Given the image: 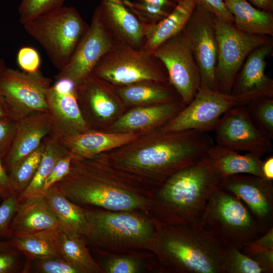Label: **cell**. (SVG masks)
Wrapping results in <instances>:
<instances>
[{
    "instance_id": "obj_1",
    "label": "cell",
    "mask_w": 273,
    "mask_h": 273,
    "mask_svg": "<svg viewBox=\"0 0 273 273\" xmlns=\"http://www.w3.org/2000/svg\"><path fill=\"white\" fill-rule=\"evenodd\" d=\"M119 148L112 158L120 169L150 176L160 185L176 171L204 158L214 145L207 132H165L159 128Z\"/></svg>"
},
{
    "instance_id": "obj_2",
    "label": "cell",
    "mask_w": 273,
    "mask_h": 273,
    "mask_svg": "<svg viewBox=\"0 0 273 273\" xmlns=\"http://www.w3.org/2000/svg\"><path fill=\"white\" fill-rule=\"evenodd\" d=\"M220 180L206 156L171 175L160 185L156 196L157 211L163 224L200 225Z\"/></svg>"
},
{
    "instance_id": "obj_3",
    "label": "cell",
    "mask_w": 273,
    "mask_h": 273,
    "mask_svg": "<svg viewBox=\"0 0 273 273\" xmlns=\"http://www.w3.org/2000/svg\"><path fill=\"white\" fill-rule=\"evenodd\" d=\"M104 153L84 158L74 155L69 173L55 184L77 205L110 211L142 208L145 200L108 173Z\"/></svg>"
},
{
    "instance_id": "obj_4",
    "label": "cell",
    "mask_w": 273,
    "mask_h": 273,
    "mask_svg": "<svg viewBox=\"0 0 273 273\" xmlns=\"http://www.w3.org/2000/svg\"><path fill=\"white\" fill-rule=\"evenodd\" d=\"M156 246L161 260L170 270L224 273L226 247L200 224H161Z\"/></svg>"
},
{
    "instance_id": "obj_5",
    "label": "cell",
    "mask_w": 273,
    "mask_h": 273,
    "mask_svg": "<svg viewBox=\"0 0 273 273\" xmlns=\"http://www.w3.org/2000/svg\"><path fill=\"white\" fill-rule=\"evenodd\" d=\"M200 225L225 247L241 249L271 228L233 194L217 188L210 197Z\"/></svg>"
},
{
    "instance_id": "obj_6",
    "label": "cell",
    "mask_w": 273,
    "mask_h": 273,
    "mask_svg": "<svg viewBox=\"0 0 273 273\" xmlns=\"http://www.w3.org/2000/svg\"><path fill=\"white\" fill-rule=\"evenodd\" d=\"M23 26L60 71L71 59L89 24L75 7L63 6Z\"/></svg>"
},
{
    "instance_id": "obj_7",
    "label": "cell",
    "mask_w": 273,
    "mask_h": 273,
    "mask_svg": "<svg viewBox=\"0 0 273 273\" xmlns=\"http://www.w3.org/2000/svg\"><path fill=\"white\" fill-rule=\"evenodd\" d=\"M92 75L113 86L143 81L169 83L164 65L153 52L117 43L100 60Z\"/></svg>"
},
{
    "instance_id": "obj_8",
    "label": "cell",
    "mask_w": 273,
    "mask_h": 273,
    "mask_svg": "<svg viewBox=\"0 0 273 273\" xmlns=\"http://www.w3.org/2000/svg\"><path fill=\"white\" fill-rule=\"evenodd\" d=\"M213 15L217 43L216 89L231 95L236 77L248 56L256 48L272 42V37L244 33L233 23Z\"/></svg>"
},
{
    "instance_id": "obj_9",
    "label": "cell",
    "mask_w": 273,
    "mask_h": 273,
    "mask_svg": "<svg viewBox=\"0 0 273 273\" xmlns=\"http://www.w3.org/2000/svg\"><path fill=\"white\" fill-rule=\"evenodd\" d=\"M88 224L87 237L103 244L119 246L141 245L155 241L156 233L150 223L127 211L85 210Z\"/></svg>"
},
{
    "instance_id": "obj_10",
    "label": "cell",
    "mask_w": 273,
    "mask_h": 273,
    "mask_svg": "<svg viewBox=\"0 0 273 273\" xmlns=\"http://www.w3.org/2000/svg\"><path fill=\"white\" fill-rule=\"evenodd\" d=\"M52 80L39 70L27 73L7 67L0 76V93L16 121L35 111L48 112L46 93Z\"/></svg>"
},
{
    "instance_id": "obj_11",
    "label": "cell",
    "mask_w": 273,
    "mask_h": 273,
    "mask_svg": "<svg viewBox=\"0 0 273 273\" xmlns=\"http://www.w3.org/2000/svg\"><path fill=\"white\" fill-rule=\"evenodd\" d=\"M238 106H245L240 98L200 88L192 101L159 128L171 132L193 129L208 132L227 111Z\"/></svg>"
},
{
    "instance_id": "obj_12",
    "label": "cell",
    "mask_w": 273,
    "mask_h": 273,
    "mask_svg": "<svg viewBox=\"0 0 273 273\" xmlns=\"http://www.w3.org/2000/svg\"><path fill=\"white\" fill-rule=\"evenodd\" d=\"M153 54L164 65L170 84L188 104L200 88L201 76L184 31L161 43Z\"/></svg>"
},
{
    "instance_id": "obj_13",
    "label": "cell",
    "mask_w": 273,
    "mask_h": 273,
    "mask_svg": "<svg viewBox=\"0 0 273 273\" xmlns=\"http://www.w3.org/2000/svg\"><path fill=\"white\" fill-rule=\"evenodd\" d=\"M116 44L106 29L98 6L71 59L55 78L79 84L92 75L100 60Z\"/></svg>"
},
{
    "instance_id": "obj_14",
    "label": "cell",
    "mask_w": 273,
    "mask_h": 273,
    "mask_svg": "<svg viewBox=\"0 0 273 273\" xmlns=\"http://www.w3.org/2000/svg\"><path fill=\"white\" fill-rule=\"evenodd\" d=\"M213 16L196 5L183 31L200 70V88L217 90V43Z\"/></svg>"
},
{
    "instance_id": "obj_15",
    "label": "cell",
    "mask_w": 273,
    "mask_h": 273,
    "mask_svg": "<svg viewBox=\"0 0 273 273\" xmlns=\"http://www.w3.org/2000/svg\"><path fill=\"white\" fill-rule=\"evenodd\" d=\"M213 131L216 144L237 152L251 153L260 158L272 152L271 141L256 127L246 106H236L227 111Z\"/></svg>"
},
{
    "instance_id": "obj_16",
    "label": "cell",
    "mask_w": 273,
    "mask_h": 273,
    "mask_svg": "<svg viewBox=\"0 0 273 273\" xmlns=\"http://www.w3.org/2000/svg\"><path fill=\"white\" fill-rule=\"evenodd\" d=\"M48 113L52 127L50 135L58 140L91 129L80 108L76 85L66 79L56 80L46 93Z\"/></svg>"
},
{
    "instance_id": "obj_17",
    "label": "cell",
    "mask_w": 273,
    "mask_h": 273,
    "mask_svg": "<svg viewBox=\"0 0 273 273\" xmlns=\"http://www.w3.org/2000/svg\"><path fill=\"white\" fill-rule=\"evenodd\" d=\"M219 187L235 195L259 220L272 227V180L250 174H236L220 177Z\"/></svg>"
},
{
    "instance_id": "obj_18",
    "label": "cell",
    "mask_w": 273,
    "mask_h": 273,
    "mask_svg": "<svg viewBox=\"0 0 273 273\" xmlns=\"http://www.w3.org/2000/svg\"><path fill=\"white\" fill-rule=\"evenodd\" d=\"M272 51V42L254 49L236 77L231 95L243 99L246 106L260 98L273 97V80L265 73L266 59Z\"/></svg>"
},
{
    "instance_id": "obj_19",
    "label": "cell",
    "mask_w": 273,
    "mask_h": 273,
    "mask_svg": "<svg viewBox=\"0 0 273 273\" xmlns=\"http://www.w3.org/2000/svg\"><path fill=\"white\" fill-rule=\"evenodd\" d=\"M76 94L81 112L91 129L112 118L121 102L112 85L92 75L76 85Z\"/></svg>"
},
{
    "instance_id": "obj_20",
    "label": "cell",
    "mask_w": 273,
    "mask_h": 273,
    "mask_svg": "<svg viewBox=\"0 0 273 273\" xmlns=\"http://www.w3.org/2000/svg\"><path fill=\"white\" fill-rule=\"evenodd\" d=\"M98 6L104 25L116 43L143 49L145 26L122 0H100Z\"/></svg>"
},
{
    "instance_id": "obj_21",
    "label": "cell",
    "mask_w": 273,
    "mask_h": 273,
    "mask_svg": "<svg viewBox=\"0 0 273 273\" xmlns=\"http://www.w3.org/2000/svg\"><path fill=\"white\" fill-rule=\"evenodd\" d=\"M52 123L48 112L35 111L17 121L11 147L2 159L7 172L31 154L50 134Z\"/></svg>"
},
{
    "instance_id": "obj_22",
    "label": "cell",
    "mask_w": 273,
    "mask_h": 273,
    "mask_svg": "<svg viewBox=\"0 0 273 273\" xmlns=\"http://www.w3.org/2000/svg\"><path fill=\"white\" fill-rule=\"evenodd\" d=\"M186 105L177 100L162 104L137 106L117 119L109 131L135 133L152 131L160 127L175 116Z\"/></svg>"
},
{
    "instance_id": "obj_23",
    "label": "cell",
    "mask_w": 273,
    "mask_h": 273,
    "mask_svg": "<svg viewBox=\"0 0 273 273\" xmlns=\"http://www.w3.org/2000/svg\"><path fill=\"white\" fill-rule=\"evenodd\" d=\"M58 229V219L43 195L30 197L19 202L10 226L12 236Z\"/></svg>"
},
{
    "instance_id": "obj_24",
    "label": "cell",
    "mask_w": 273,
    "mask_h": 273,
    "mask_svg": "<svg viewBox=\"0 0 273 273\" xmlns=\"http://www.w3.org/2000/svg\"><path fill=\"white\" fill-rule=\"evenodd\" d=\"M139 137V134L135 133L107 132L90 129L58 141L74 155L89 158L124 146Z\"/></svg>"
},
{
    "instance_id": "obj_25",
    "label": "cell",
    "mask_w": 273,
    "mask_h": 273,
    "mask_svg": "<svg viewBox=\"0 0 273 273\" xmlns=\"http://www.w3.org/2000/svg\"><path fill=\"white\" fill-rule=\"evenodd\" d=\"M206 156L220 177L236 174H250L263 176L261 158L251 153L241 154L236 151L213 145Z\"/></svg>"
},
{
    "instance_id": "obj_26",
    "label": "cell",
    "mask_w": 273,
    "mask_h": 273,
    "mask_svg": "<svg viewBox=\"0 0 273 273\" xmlns=\"http://www.w3.org/2000/svg\"><path fill=\"white\" fill-rule=\"evenodd\" d=\"M113 87L121 102L128 106H150L181 100L170 83L143 81Z\"/></svg>"
},
{
    "instance_id": "obj_27",
    "label": "cell",
    "mask_w": 273,
    "mask_h": 273,
    "mask_svg": "<svg viewBox=\"0 0 273 273\" xmlns=\"http://www.w3.org/2000/svg\"><path fill=\"white\" fill-rule=\"evenodd\" d=\"M196 5L194 0H183L158 23L144 25L143 49L153 52L163 42L182 31Z\"/></svg>"
},
{
    "instance_id": "obj_28",
    "label": "cell",
    "mask_w": 273,
    "mask_h": 273,
    "mask_svg": "<svg viewBox=\"0 0 273 273\" xmlns=\"http://www.w3.org/2000/svg\"><path fill=\"white\" fill-rule=\"evenodd\" d=\"M43 195L58 219L60 230L87 237L89 228L85 210L70 201L55 185Z\"/></svg>"
},
{
    "instance_id": "obj_29",
    "label": "cell",
    "mask_w": 273,
    "mask_h": 273,
    "mask_svg": "<svg viewBox=\"0 0 273 273\" xmlns=\"http://www.w3.org/2000/svg\"><path fill=\"white\" fill-rule=\"evenodd\" d=\"M225 3L237 29L252 35L272 37V13L260 10L247 0H225Z\"/></svg>"
},
{
    "instance_id": "obj_30",
    "label": "cell",
    "mask_w": 273,
    "mask_h": 273,
    "mask_svg": "<svg viewBox=\"0 0 273 273\" xmlns=\"http://www.w3.org/2000/svg\"><path fill=\"white\" fill-rule=\"evenodd\" d=\"M60 229H51L23 235L14 236L9 242L12 247L30 259L61 257L58 242Z\"/></svg>"
},
{
    "instance_id": "obj_31",
    "label": "cell",
    "mask_w": 273,
    "mask_h": 273,
    "mask_svg": "<svg viewBox=\"0 0 273 273\" xmlns=\"http://www.w3.org/2000/svg\"><path fill=\"white\" fill-rule=\"evenodd\" d=\"M84 236L59 230L58 236L60 255L79 273H98L102 269L90 254Z\"/></svg>"
},
{
    "instance_id": "obj_32",
    "label": "cell",
    "mask_w": 273,
    "mask_h": 273,
    "mask_svg": "<svg viewBox=\"0 0 273 273\" xmlns=\"http://www.w3.org/2000/svg\"><path fill=\"white\" fill-rule=\"evenodd\" d=\"M44 140L45 148L37 171L28 187L18 196L19 202L30 197L43 195V186L46 179L58 162L69 152L58 139L50 135L46 136Z\"/></svg>"
},
{
    "instance_id": "obj_33",
    "label": "cell",
    "mask_w": 273,
    "mask_h": 273,
    "mask_svg": "<svg viewBox=\"0 0 273 273\" xmlns=\"http://www.w3.org/2000/svg\"><path fill=\"white\" fill-rule=\"evenodd\" d=\"M124 5L145 25L155 24L168 16L177 0H124Z\"/></svg>"
},
{
    "instance_id": "obj_34",
    "label": "cell",
    "mask_w": 273,
    "mask_h": 273,
    "mask_svg": "<svg viewBox=\"0 0 273 273\" xmlns=\"http://www.w3.org/2000/svg\"><path fill=\"white\" fill-rule=\"evenodd\" d=\"M44 139L31 154L16 163L9 172L12 187L18 196L21 194L33 179L45 148Z\"/></svg>"
},
{
    "instance_id": "obj_35",
    "label": "cell",
    "mask_w": 273,
    "mask_h": 273,
    "mask_svg": "<svg viewBox=\"0 0 273 273\" xmlns=\"http://www.w3.org/2000/svg\"><path fill=\"white\" fill-rule=\"evenodd\" d=\"M246 107L256 127L271 141L273 139V97L254 100Z\"/></svg>"
},
{
    "instance_id": "obj_36",
    "label": "cell",
    "mask_w": 273,
    "mask_h": 273,
    "mask_svg": "<svg viewBox=\"0 0 273 273\" xmlns=\"http://www.w3.org/2000/svg\"><path fill=\"white\" fill-rule=\"evenodd\" d=\"M224 273H267L255 260L235 247H226Z\"/></svg>"
},
{
    "instance_id": "obj_37",
    "label": "cell",
    "mask_w": 273,
    "mask_h": 273,
    "mask_svg": "<svg viewBox=\"0 0 273 273\" xmlns=\"http://www.w3.org/2000/svg\"><path fill=\"white\" fill-rule=\"evenodd\" d=\"M68 0H21L18 7L19 22L23 25L37 17L64 6Z\"/></svg>"
},
{
    "instance_id": "obj_38",
    "label": "cell",
    "mask_w": 273,
    "mask_h": 273,
    "mask_svg": "<svg viewBox=\"0 0 273 273\" xmlns=\"http://www.w3.org/2000/svg\"><path fill=\"white\" fill-rule=\"evenodd\" d=\"M19 204L16 193L3 199L0 205V237H11L10 226Z\"/></svg>"
},
{
    "instance_id": "obj_39",
    "label": "cell",
    "mask_w": 273,
    "mask_h": 273,
    "mask_svg": "<svg viewBox=\"0 0 273 273\" xmlns=\"http://www.w3.org/2000/svg\"><path fill=\"white\" fill-rule=\"evenodd\" d=\"M33 261L34 271L40 273H79L72 265L61 257L40 259Z\"/></svg>"
},
{
    "instance_id": "obj_40",
    "label": "cell",
    "mask_w": 273,
    "mask_h": 273,
    "mask_svg": "<svg viewBox=\"0 0 273 273\" xmlns=\"http://www.w3.org/2000/svg\"><path fill=\"white\" fill-rule=\"evenodd\" d=\"M17 62L22 71L35 73L39 70L40 57L34 48L25 46L21 47L17 55Z\"/></svg>"
},
{
    "instance_id": "obj_41",
    "label": "cell",
    "mask_w": 273,
    "mask_h": 273,
    "mask_svg": "<svg viewBox=\"0 0 273 273\" xmlns=\"http://www.w3.org/2000/svg\"><path fill=\"white\" fill-rule=\"evenodd\" d=\"M17 121L9 117L0 118V157L9 152L16 133Z\"/></svg>"
},
{
    "instance_id": "obj_42",
    "label": "cell",
    "mask_w": 273,
    "mask_h": 273,
    "mask_svg": "<svg viewBox=\"0 0 273 273\" xmlns=\"http://www.w3.org/2000/svg\"><path fill=\"white\" fill-rule=\"evenodd\" d=\"M104 271L107 273H136L140 271L138 261L131 257L112 258L105 263Z\"/></svg>"
},
{
    "instance_id": "obj_43",
    "label": "cell",
    "mask_w": 273,
    "mask_h": 273,
    "mask_svg": "<svg viewBox=\"0 0 273 273\" xmlns=\"http://www.w3.org/2000/svg\"><path fill=\"white\" fill-rule=\"evenodd\" d=\"M73 156L74 154L69 152L58 162L44 183L43 194L49 188L59 181L69 173Z\"/></svg>"
},
{
    "instance_id": "obj_44",
    "label": "cell",
    "mask_w": 273,
    "mask_h": 273,
    "mask_svg": "<svg viewBox=\"0 0 273 273\" xmlns=\"http://www.w3.org/2000/svg\"><path fill=\"white\" fill-rule=\"evenodd\" d=\"M241 250L263 268L267 273L273 272V249L254 250L243 247Z\"/></svg>"
},
{
    "instance_id": "obj_45",
    "label": "cell",
    "mask_w": 273,
    "mask_h": 273,
    "mask_svg": "<svg viewBox=\"0 0 273 273\" xmlns=\"http://www.w3.org/2000/svg\"><path fill=\"white\" fill-rule=\"evenodd\" d=\"M215 16L233 23V17L228 9L225 0H194Z\"/></svg>"
},
{
    "instance_id": "obj_46",
    "label": "cell",
    "mask_w": 273,
    "mask_h": 273,
    "mask_svg": "<svg viewBox=\"0 0 273 273\" xmlns=\"http://www.w3.org/2000/svg\"><path fill=\"white\" fill-rule=\"evenodd\" d=\"M16 249L11 248L0 251V273L15 272L18 265V259Z\"/></svg>"
},
{
    "instance_id": "obj_47",
    "label": "cell",
    "mask_w": 273,
    "mask_h": 273,
    "mask_svg": "<svg viewBox=\"0 0 273 273\" xmlns=\"http://www.w3.org/2000/svg\"><path fill=\"white\" fill-rule=\"evenodd\" d=\"M16 193L12 187L9 173L0 157V198L3 199Z\"/></svg>"
},
{
    "instance_id": "obj_48",
    "label": "cell",
    "mask_w": 273,
    "mask_h": 273,
    "mask_svg": "<svg viewBox=\"0 0 273 273\" xmlns=\"http://www.w3.org/2000/svg\"><path fill=\"white\" fill-rule=\"evenodd\" d=\"M248 248L254 250L273 249V228L254 241L245 245Z\"/></svg>"
},
{
    "instance_id": "obj_49",
    "label": "cell",
    "mask_w": 273,
    "mask_h": 273,
    "mask_svg": "<svg viewBox=\"0 0 273 273\" xmlns=\"http://www.w3.org/2000/svg\"><path fill=\"white\" fill-rule=\"evenodd\" d=\"M255 7L264 11L273 12V0H247Z\"/></svg>"
},
{
    "instance_id": "obj_50",
    "label": "cell",
    "mask_w": 273,
    "mask_h": 273,
    "mask_svg": "<svg viewBox=\"0 0 273 273\" xmlns=\"http://www.w3.org/2000/svg\"><path fill=\"white\" fill-rule=\"evenodd\" d=\"M262 171L263 176L269 180L273 179V157H270L263 161Z\"/></svg>"
},
{
    "instance_id": "obj_51",
    "label": "cell",
    "mask_w": 273,
    "mask_h": 273,
    "mask_svg": "<svg viewBox=\"0 0 273 273\" xmlns=\"http://www.w3.org/2000/svg\"><path fill=\"white\" fill-rule=\"evenodd\" d=\"M6 117H10L7 105L4 97L0 93V118Z\"/></svg>"
},
{
    "instance_id": "obj_52",
    "label": "cell",
    "mask_w": 273,
    "mask_h": 273,
    "mask_svg": "<svg viewBox=\"0 0 273 273\" xmlns=\"http://www.w3.org/2000/svg\"><path fill=\"white\" fill-rule=\"evenodd\" d=\"M13 248L9 241H0V251Z\"/></svg>"
},
{
    "instance_id": "obj_53",
    "label": "cell",
    "mask_w": 273,
    "mask_h": 273,
    "mask_svg": "<svg viewBox=\"0 0 273 273\" xmlns=\"http://www.w3.org/2000/svg\"><path fill=\"white\" fill-rule=\"evenodd\" d=\"M7 67L4 60L2 59H0V76Z\"/></svg>"
},
{
    "instance_id": "obj_54",
    "label": "cell",
    "mask_w": 273,
    "mask_h": 273,
    "mask_svg": "<svg viewBox=\"0 0 273 273\" xmlns=\"http://www.w3.org/2000/svg\"><path fill=\"white\" fill-rule=\"evenodd\" d=\"M183 1V0H177V1H178V3H179V2H180Z\"/></svg>"
},
{
    "instance_id": "obj_55",
    "label": "cell",
    "mask_w": 273,
    "mask_h": 273,
    "mask_svg": "<svg viewBox=\"0 0 273 273\" xmlns=\"http://www.w3.org/2000/svg\"><path fill=\"white\" fill-rule=\"evenodd\" d=\"M122 1H124V0H122Z\"/></svg>"
}]
</instances>
